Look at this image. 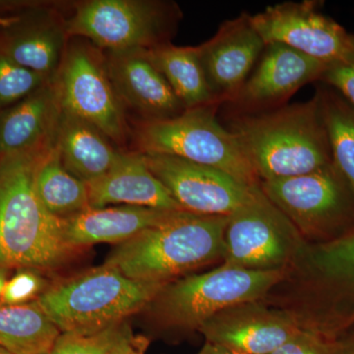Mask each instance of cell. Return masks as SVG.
Wrapping results in <instances>:
<instances>
[{
    "label": "cell",
    "mask_w": 354,
    "mask_h": 354,
    "mask_svg": "<svg viewBox=\"0 0 354 354\" xmlns=\"http://www.w3.org/2000/svg\"><path fill=\"white\" fill-rule=\"evenodd\" d=\"M262 301L329 339L353 327L354 230L325 243L304 241Z\"/></svg>",
    "instance_id": "1"
},
{
    "label": "cell",
    "mask_w": 354,
    "mask_h": 354,
    "mask_svg": "<svg viewBox=\"0 0 354 354\" xmlns=\"http://www.w3.org/2000/svg\"><path fill=\"white\" fill-rule=\"evenodd\" d=\"M55 144V137L0 155V268L48 271L75 253L65 241L64 221L46 209L36 187L39 165Z\"/></svg>",
    "instance_id": "2"
},
{
    "label": "cell",
    "mask_w": 354,
    "mask_h": 354,
    "mask_svg": "<svg viewBox=\"0 0 354 354\" xmlns=\"http://www.w3.org/2000/svg\"><path fill=\"white\" fill-rule=\"evenodd\" d=\"M230 130L260 183L302 176L333 162L317 94L301 104L239 114Z\"/></svg>",
    "instance_id": "3"
},
{
    "label": "cell",
    "mask_w": 354,
    "mask_h": 354,
    "mask_svg": "<svg viewBox=\"0 0 354 354\" xmlns=\"http://www.w3.org/2000/svg\"><path fill=\"white\" fill-rule=\"evenodd\" d=\"M227 216L177 212L129 241L118 244L106 264L135 281L169 283L223 262Z\"/></svg>",
    "instance_id": "4"
},
{
    "label": "cell",
    "mask_w": 354,
    "mask_h": 354,
    "mask_svg": "<svg viewBox=\"0 0 354 354\" xmlns=\"http://www.w3.org/2000/svg\"><path fill=\"white\" fill-rule=\"evenodd\" d=\"M165 285L135 281L104 263L46 288L36 300L60 333L93 335L146 309Z\"/></svg>",
    "instance_id": "5"
},
{
    "label": "cell",
    "mask_w": 354,
    "mask_h": 354,
    "mask_svg": "<svg viewBox=\"0 0 354 354\" xmlns=\"http://www.w3.org/2000/svg\"><path fill=\"white\" fill-rule=\"evenodd\" d=\"M285 276L283 271H251L221 264L162 286L147 306L160 330L198 332L212 317L242 302L262 300Z\"/></svg>",
    "instance_id": "6"
},
{
    "label": "cell",
    "mask_w": 354,
    "mask_h": 354,
    "mask_svg": "<svg viewBox=\"0 0 354 354\" xmlns=\"http://www.w3.org/2000/svg\"><path fill=\"white\" fill-rule=\"evenodd\" d=\"M220 106L188 109L171 120L137 122L132 134L135 151L208 165L246 185H259V179L234 133L216 120V109Z\"/></svg>",
    "instance_id": "7"
},
{
    "label": "cell",
    "mask_w": 354,
    "mask_h": 354,
    "mask_svg": "<svg viewBox=\"0 0 354 354\" xmlns=\"http://www.w3.org/2000/svg\"><path fill=\"white\" fill-rule=\"evenodd\" d=\"M183 13L160 0H87L64 17L68 38L106 53L148 50L171 43Z\"/></svg>",
    "instance_id": "8"
},
{
    "label": "cell",
    "mask_w": 354,
    "mask_h": 354,
    "mask_svg": "<svg viewBox=\"0 0 354 354\" xmlns=\"http://www.w3.org/2000/svg\"><path fill=\"white\" fill-rule=\"evenodd\" d=\"M260 188L307 243L335 241L354 230V195L335 165L261 181Z\"/></svg>",
    "instance_id": "9"
},
{
    "label": "cell",
    "mask_w": 354,
    "mask_h": 354,
    "mask_svg": "<svg viewBox=\"0 0 354 354\" xmlns=\"http://www.w3.org/2000/svg\"><path fill=\"white\" fill-rule=\"evenodd\" d=\"M99 50L83 39L72 38L53 81L62 111L88 121L121 145L129 128Z\"/></svg>",
    "instance_id": "10"
},
{
    "label": "cell",
    "mask_w": 354,
    "mask_h": 354,
    "mask_svg": "<svg viewBox=\"0 0 354 354\" xmlns=\"http://www.w3.org/2000/svg\"><path fill=\"white\" fill-rule=\"evenodd\" d=\"M304 242L259 184L252 199L227 216L221 264L251 271H283Z\"/></svg>",
    "instance_id": "11"
},
{
    "label": "cell",
    "mask_w": 354,
    "mask_h": 354,
    "mask_svg": "<svg viewBox=\"0 0 354 354\" xmlns=\"http://www.w3.org/2000/svg\"><path fill=\"white\" fill-rule=\"evenodd\" d=\"M251 22L267 44H278L328 66L354 55L353 35L318 10V2H283L251 15Z\"/></svg>",
    "instance_id": "12"
},
{
    "label": "cell",
    "mask_w": 354,
    "mask_h": 354,
    "mask_svg": "<svg viewBox=\"0 0 354 354\" xmlns=\"http://www.w3.org/2000/svg\"><path fill=\"white\" fill-rule=\"evenodd\" d=\"M155 174L184 211L228 216L252 199L259 185L249 186L215 167L171 156L144 155Z\"/></svg>",
    "instance_id": "13"
},
{
    "label": "cell",
    "mask_w": 354,
    "mask_h": 354,
    "mask_svg": "<svg viewBox=\"0 0 354 354\" xmlns=\"http://www.w3.org/2000/svg\"><path fill=\"white\" fill-rule=\"evenodd\" d=\"M328 65L283 46H266L252 73L230 100L241 114L278 109L306 84L321 81Z\"/></svg>",
    "instance_id": "14"
},
{
    "label": "cell",
    "mask_w": 354,
    "mask_h": 354,
    "mask_svg": "<svg viewBox=\"0 0 354 354\" xmlns=\"http://www.w3.org/2000/svg\"><path fill=\"white\" fill-rule=\"evenodd\" d=\"M290 315L262 300L223 310L200 328L206 342L236 354H270L299 332Z\"/></svg>",
    "instance_id": "15"
},
{
    "label": "cell",
    "mask_w": 354,
    "mask_h": 354,
    "mask_svg": "<svg viewBox=\"0 0 354 354\" xmlns=\"http://www.w3.org/2000/svg\"><path fill=\"white\" fill-rule=\"evenodd\" d=\"M207 82L216 101L228 102L241 90L259 62L266 44L242 13L221 24L215 36L198 46Z\"/></svg>",
    "instance_id": "16"
},
{
    "label": "cell",
    "mask_w": 354,
    "mask_h": 354,
    "mask_svg": "<svg viewBox=\"0 0 354 354\" xmlns=\"http://www.w3.org/2000/svg\"><path fill=\"white\" fill-rule=\"evenodd\" d=\"M104 62L123 109L136 114L138 122L171 120L186 111L143 51L106 53Z\"/></svg>",
    "instance_id": "17"
},
{
    "label": "cell",
    "mask_w": 354,
    "mask_h": 354,
    "mask_svg": "<svg viewBox=\"0 0 354 354\" xmlns=\"http://www.w3.org/2000/svg\"><path fill=\"white\" fill-rule=\"evenodd\" d=\"M0 32V51L20 66L51 80L57 74L69 38L64 17L39 11L31 18H15Z\"/></svg>",
    "instance_id": "18"
},
{
    "label": "cell",
    "mask_w": 354,
    "mask_h": 354,
    "mask_svg": "<svg viewBox=\"0 0 354 354\" xmlns=\"http://www.w3.org/2000/svg\"><path fill=\"white\" fill-rule=\"evenodd\" d=\"M87 186L90 208L118 204L184 211L164 184L149 169L143 155L136 151L121 153L108 174Z\"/></svg>",
    "instance_id": "19"
},
{
    "label": "cell",
    "mask_w": 354,
    "mask_h": 354,
    "mask_svg": "<svg viewBox=\"0 0 354 354\" xmlns=\"http://www.w3.org/2000/svg\"><path fill=\"white\" fill-rule=\"evenodd\" d=\"M177 212L128 205L88 208L62 220L64 239L76 250L97 243L120 244L169 220Z\"/></svg>",
    "instance_id": "20"
},
{
    "label": "cell",
    "mask_w": 354,
    "mask_h": 354,
    "mask_svg": "<svg viewBox=\"0 0 354 354\" xmlns=\"http://www.w3.org/2000/svg\"><path fill=\"white\" fill-rule=\"evenodd\" d=\"M62 111L53 79L0 111V155L29 150L55 138Z\"/></svg>",
    "instance_id": "21"
},
{
    "label": "cell",
    "mask_w": 354,
    "mask_h": 354,
    "mask_svg": "<svg viewBox=\"0 0 354 354\" xmlns=\"http://www.w3.org/2000/svg\"><path fill=\"white\" fill-rule=\"evenodd\" d=\"M106 135L88 121L62 111L55 148L65 169L86 184L101 178L120 158Z\"/></svg>",
    "instance_id": "22"
},
{
    "label": "cell",
    "mask_w": 354,
    "mask_h": 354,
    "mask_svg": "<svg viewBox=\"0 0 354 354\" xmlns=\"http://www.w3.org/2000/svg\"><path fill=\"white\" fill-rule=\"evenodd\" d=\"M142 51L165 77L186 111L221 104L207 82L197 46L169 43Z\"/></svg>",
    "instance_id": "23"
},
{
    "label": "cell",
    "mask_w": 354,
    "mask_h": 354,
    "mask_svg": "<svg viewBox=\"0 0 354 354\" xmlns=\"http://www.w3.org/2000/svg\"><path fill=\"white\" fill-rule=\"evenodd\" d=\"M62 334L37 300L0 304V346L13 354L50 353Z\"/></svg>",
    "instance_id": "24"
},
{
    "label": "cell",
    "mask_w": 354,
    "mask_h": 354,
    "mask_svg": "<svg viewBox=\"0 0 354 354\" xmlns=\"http://www.w3.org/2000/svg\"><path fill=\"white\" fill-rule=\"evenodd\" d=\"M36 187L44 206L60 220L90 208L87 184L65 169L55 144L39 165Z\"/></svg>",
    "instance_id": "25"
},
{
    "label": "cell",
    "mask_w": 354,
    "mask_h": 354,
    "mask_svg": "<svg viewBox=\"0 0 354 354\" xmlns=\"http://www.w3.org/2000/svg\"><path fill=\"white\" fill-rule=\"evenodd\" d=\"M333 164L354 195V109L333 88L317 92Z\"/></svg>",
    "instance_id": "26"
},
{
    "label": "cell",
    "mask_w": 354,
    "mask_h": 354,
    "mask_svg": "<svg viewBox=\"0 0 354 354\" xmlns=\"http://www.w3.org/2000/svg\"><path fill=\"white\" fill-rule=\"evenodd\" d=\"M48 81L0 51V111L22 101Z\"/></svg>",
    "instance_id": "27"
},
{
    "label": "cell",
    "mask_w": 354,
    "mask_h": 354,
    "mask_svg": "<svg viewBox=\"0 0 354 354\" xmlns=\"http://www.w3.org/2000/svg\"><path fill=\"white\" fill-rule=\"evenodd\" d=\"M130 330L123 322L93 335L62 333L50 354H109Z\"/></svg>",
    "instance_id": "28"
},
{
    "label": "cell",
    "mask_w": 354,
    "mask_h": 354,
    "mask_svg": "<svg viewBox=\"0 0 354 354\" xmlns=\"http://www.w3.org/2000/svg\"><path fill=\"white\" fill-rule=\"evenodd\" d=\"M39 271L20 269L17 274L6 281L0 304L20 305L34 301L44 290V279Z\"/></svg>",
    "instance_id": "29"
},
{
    "label": "cell",
    "mask_w": 354,
    "mask_h": 354,
    "mask_svg": "<svg viewBox=\"0 0 354 354\" xmlns=\"http://www.w3.org/2000/svg\"><path fill=\"white\" fill-rule=\"evenodd\" d=\"M270 354H333V339L300 329Z\"/></svg>",
    "instance_id": "30"
},
{
    "label": "cell",
    "mask_w": 354,
    "mask_h": 354,
    "mask_svg": "<svg viewBox=\"0 0 354 354\" xmlns=\"http://www.w3.org/2000/svg\"><path fill=\"white\" fill-rule=\"evenodd\" d=\"M321 81L334 88L354 109V55L346 62L328 67Z\"/></svg>",
    "instance_id": "31"
},
{
    "label": "cell",
    "mask_w": 354,
    "mask_h": 354,
    "mask_svg": "<svg viewBox=\"0 0 354 354\" xmlns=\"http://www.w3.org/2000/svg\"><path fill=\"white\" fill-rule=\"evenodd\" d=\"M150 339L143 335H134L130 330L111 349L109 354H146Z\"/></svg>",
    "instance_id": "32"
},
{
    "label": "cell",
    "mask_w": 354,
    "mask_h": 354,
    "mask_svg": "<svg viewBox=\"0 0 354 354\" xmlns=\"http://www.w3.org/2000/svg\"><path fill=\"white\" fill-rule=\"evenodd\" d=\"M333 354H354V326L333 339Z\"/></svg>",
    "instance_id": "33"
},
{
    "label": "cell",
    "mask_w": 354,
    "mask_h": 354,
    "mask_svg": "<svg viewBox=\"0 0 354 354\" xmlns=\"http://www.w3.org/2000/svg\"><path fill=\"white\" fill-rule=\"evenodd\" d=\"M197 354H236L227 351V349L221 348V346H215V344L205 342L204 346L200 349Z\"/></svg>",
    "instance_id": "34"
},
{
    "label": "cell",
    "mask_w": 354,
    "mask_h": 354,
    "mask_svg": "<svg viewBox=\"0 0 354 354\" xmlns=\"http://www.w3.org/2000/svg\"><path fill=\"white\" fill-rule=\"evenodd\" d=\"M7 272H8V269L0 268V297H1L2 292H3L6 281H8V279H7Z\"/></svg>",
    "instance_id": "35"
},
{
    "label": "cell",
    "mask_w": 354,
    "mask_h": 354,
    "mask_svg": "<svg viewBox=\"0 0 354 354\" xmlns=\"http://www.w3.org/2000/svg\"><path fill=\"white\" fill-rule=\"evenodd\" d=\"M15 20V18H1L0 17V26L2 27H6V26L10 25L13 21Z\"/></svg>",
    "instance_id": "36"
},
{
    "label": "cell",
    "mask_w": 354,
    "mask_h": 354,
    "mask_svg": "<svg viewBox=\"0 0 354 354\" xmlns=\"http://www.w3.org/2000/svg\"><path fill=\"white\" fill-rule=\"evenodd\" d=\"M0 354H13V353H9V351H6V348H1V346H0Z\"/></svg>",
    "instance_id": "37"
},
{
    "label": "cell",
    "mask_w": 354,
    "mask_h": 354,
    "mask_svg": "<svg viewBox=\"0 0 354 354\" xmlns=\"http://www.w3.org/2000/svg\"><path fill=\"white\" fill-rule=\"evenodd\" d=\"M353 46H354V35H353Z\"/></svg>",
    "instance_id": "38"
},
{
    "label": "cell",
    "mask_w": 354,
    "mask_h": 354,
    "mask_svg": "<svg viewBox=\"0 0 354 354\" xmlns=\"http://www.w3.org/2000/svg\"><path fill=\"white\" fill-rule=\"evenodd\" d=\"M48 354H50V353H48Z\"/></svg>",
    "instance_id": "39"
}]
</instances>
